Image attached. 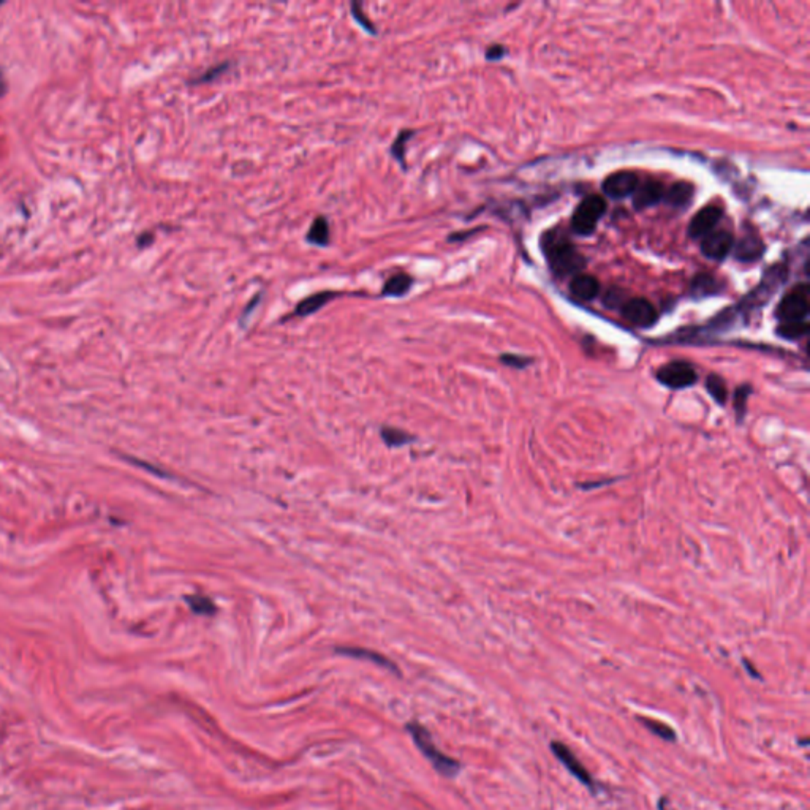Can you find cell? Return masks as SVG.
<instances>
[{
    "label": "cell",
    "instance_id": "cell-1",
    "mask_svg": "<svg viewBox=\"0 0 810 810\" xmlns=\"http://www.w3.org/2000/svg\"><path fill=\"white\" fill-rule=\"evenodd\" d=\"M543 250L551 269L560 277H574L584 269L586 258L560 230H551L543 236Z\"/></svg>",
    "mask_w": 810,
    "mask_h": 810
},
{
    "label": "cell",
    "instance_id": "cell-2",
    "mask_svg": "<svg viewBox=\"0 0 810 810\" xmlns=\"http://www.w3.org/2000/svg\"><path fill=\"white\" fill-rule=\"evenodd\" d=\"M407 729H409L413 741H415V744L419 750H421L423 755L429 760V762L434 764V768L440 772L442 776L445 777H454L457 776V772L461 769V764L456 762L454 758H451L448 755H445L440 750L437 749L434 741H432L431 734L428 729H426L423 725H419L417 722H412L407 725Z\"/></svg>",
    "mask_w": 810,
    "mask_h": 810
},
{
    "label": "cell",
    "instance_id": "cell-3",
    "mask_svg": "<svg viewBox=\"0 0 810 810\" xmlns=\"http://www.w3.org/2000/svg\"><path fill=\"white\" fill-rule=\"evenodd\" d=\"M606 211V203L600 195H589L586 196L579 206L574 209V214L572 217V230L581 234V236H587L595 231L600 219L603 217Z\"/></svg>",
    "mask_w": 810,
    "mask_h": 810
},
{
    "label": "cell",
    "instance_id": "cell-4",
    "mask_svg": "<svg viewBox=\"0 0 810 810\" xmlns=\"http://www.w3.org/2000/svg\"><path fill=\"white\" fill-rule=\"evenodd\" d=\"M809 313V288L806 283L796 287L778 302L776 315L781 321H802Z\"/></svg>",
    "mask_w": 810,
    "mask_h": 810
},
{
    "label": "cell",
    "instance_id": "cell-5",
    "mask_svg": "<svg viewBox=\"0 0 810 810\" xmlns=\"http://www.w3.org/2000/svg\"><path fill=\"white\" fill-rule=\"evenodd\" d=\"M622 317L626 318L630 325L638 328H649L652 326L659 318L657 309L654 307L652 302H649L644 298H633L627 299L621 307Z\"/></svg>",
    "mask_w": 810,
    "mask_h": 810
},
{
    "label": "cell",
    "instance_id": "cell-6",
    "mask_svg": "<svg viewBox=\"0 0 810 810\" xmlns=\"http://www.w3.org/2000/svg\"><path fill=\"white\" fill-rule=\"evenodd\" d=\"M659 380L670 388H687L696 382V372L691 364L685 361H673L660 367Z\"/></svg>",
    "mask_w": 810,
    "mask_h": 810
},
{
    "label": "cell",
    "instance_id": "cell-7",
    "mask_svg": "<svg viewBox=\"0 0 810 810\" xmlns=\"http://www.w3.org/2000/svg\"><path fill=\"white\" fill-rule=\"evenodd\" d=\"M638 184H640L638 176H636L635 173L619 171L605 179L603 191L605 195H608L609 198L621 200V198L633 195V191L638 187Z\"/></svg>",
    "mask_w": 810,
    "mask_h": 810
},
{
    "label": "cell",
    "instance_id": "cell-8",
    "mask_svg": "<svg viewBox=\"0 0 810 810\" xmlns=\"http://www.w3.org/2000/svg\"><path fill=\"white\" fill-rule=\"evenodd\" d=\"M551 750L555 755V758H558L559 762L572 772V776L576 777L581 783L586 785L587 788H590L593 791V778L590 777V774L587 772L584 766L578 762V758L574 757V753L568 749L565 744L554 741V742H551Z\"/></svg>",
    "mask_w": 810,
    "mask_h": 810
},
{
    "label": "cell",
    "instance_id": "cell-9",
    "mask_svg": "<svg viewBox=\"0 0 810 810\" xmlns=\"http://www.w3.org/2000/svg\"><path fill=\"white\" fill-rule=\"evenodd\" d=\"M734 245V238L729 231H713L701 241V252L710 259H723Z\"/></svg>",
    "mask_w": 810,
    "mask_h": 810
},
{
    "label": "cell",
    "instance_id": "cell-10",
    "mask_svg": "<svg viewBox=\"0 0 810 810\" xmlns=\"http://www.w3.org/2000/svg\"><path fill=\"white\" fill-rule=\"evenodd\" d=\"M722 219V209L719 206H704L695 214L689 225V234L694 239L704 238L706 234L713 233L715 225L719 224Z\"/></svg>",
    "mask_w": 810,
    "mask_h": 810
},
{
    "label": "cell",
    "instance_id": "cell-11",
    "mask_svg": "<svg viewBox=\"0 0 810 810\" xmlns=\"http://www.w3.org/2000/svg\"><path fill=\"white\" fill-rule=\"evenodd\" d=\"M663 195L665 189L661 182L649 179L646 182L638 184V187L633 191V206L636 209L651 208L654 205H657L661 198H663Z\"/></svg>",
    "mask_w": 810,
    "mask_h": 810
},
{
    "label": "cell",
    "instance_id": "cell-12",
    "mask_svg": "<svg viewBox=\"0 0 810 810\" xmlns=\"http://www.w3.org/2000/svg\"><path fill=\"white\" fill-rule=\"evenodd\" d=\"M763 250H764V245H763L762 238H760L758 234H755V233H749V234H744V236H742L738 245H736L734 253H736V258H738L739 262L752 263V262H757V259L763 255Z\"/></svg>",
    "mask_w": 810,
    "mask_h": 810
},
{
    "label": "cell",
    "instance_id": "cell-13",
    "mask_svg": "<svg viewBox=\"0 0 810 810\" xmlns=\"http://www.w3.org/2000/svg\"><path fill=\"white\" fill-rule=\"evenodd\" d=\"M337 296H342V293H337V292H318L315 295L307 296L306 299H302L298 306L295 307L293 313L290 315V317H307V315L315 313L317 311H320L321 307H325L328 302L331 299L337 298Z\"/></svg>",
    "mask_w": 810,
    "mask_h": 810
},
{
    "label": "cell",
    "instance_id": "cell-14",
    "mask_svg": "<svg viewBox=\"0 0 810 810\" xmlns=\"http://www.w3.org/2000/svg\"><path fill=\"white\" fill-rule=\"evenodd\" d=\"M570 292L579 301H590L600 292V282L593 276L578 274L570 282Z\"/></svg>",
    "mask_w": 810,
    "mask_h": 810
},
{
    "label": "cell",
    "instance_id": "cell-15",
    "mask_svg": "<svg viewBox=\"0 0 810 810\" xmlns=\"http://www.w3.org/2000/svg\"><path fill=\"white\" fill-rule=\"evenodd\" d=\"M336 651H337V654L349 655V657H353V659H361V660L374 661V663L380 665V666H383V668H388V670H391L393 673H399L398 666H396L391 660L386 659L385 655H382V654H379V652L369 651V649H363V647H337Z\"/></svg>",
    "mask_w": 810,
    "mask_h": 810
},
{
    "label": "cell",
    "instance_id": "cell-16",
    "mask_svg": "<svg viewBox=\"0 0 810 810\" xmlns=\"http://www.w3.org/2000/svg\"><path fill=\"white\" fill-rule=\"evenodd\" d=\"M694 194H695L694 185L681 181V182L673 184L671 189L663 195V198L670 206L682 209V208L690 205L691 198H694Z\"/></svg>",
    "mask_w": 810,
    "mask_h": 810
},
{
    "label": "cell",
    "instance_id": "cell-17",
    "mask_svg": "<svg viewBox=\"0 0 810 810\" xmlns=\"http://www.w3.org/2000/svg\"><path fill=\"white\" fill-rule=\"evenodd\" d=\"M413 285V277L407 273H399L389 277L382 288L383 296H389V298H399L409 293V290Z\"/></svg>",
    "mask_w": 810,
    "mask_h": 810
},
{
    "label": "cell",
    "instance_id": "cell-18",
    "mask_svg": "<svg viewBox=\"0 0 810 810\" xmlns=\"http://www.w3.org/2000/svg\"><path fill=\"white\" fill-rule=\"evenodd\" d=\"M330 238H331L330 222H328L325 215H318V217H315V220L312 222V225H311V228H309V231L306 234L307 243L323 247L330 243Z\"/></svg>",
    "mask_w": 810,
    "mask_h": 810
},
{
    "label": "cell",
    "instance_id": "cell-19",
    "mask_svg": "<svg viewBox=\"0 0 810 810\" xmlns=\"http://www.w3.org/2000/svg\"><path fill=\"white\" fill-rule=\"evenodd\" d=\"M185 602H187L189 608L198 616H214L217 613V606L212 602V598L206 595L195 593V595L185 597Z\"/></svg>",
    "mask_w": 810,
    "mask_h": 810
},
{
    "label": "cell",
    "instance_id": "cell-20",
    "mask_svg": "<svg viewBox=\"0 0 810 810\" xmlns=\"http://www.w3.org/2000/svg\"><path fill=\"white\" fill-rule=\"evenodd\" d=\"M809 331V323L806 320L802 321H782L781 325L777 328V334L781 337L785 339H799L802 336H806Z\"/></svg>",
    "mask_w": 810,
    "mask_h": 810
},
{
    "label": "cell",
    "instance_id": "cell-21",
    "mask_svg": "<svg viewBox=\"0 0 810 810\" xmlns=\"http://www.w3.org/2000/svg\"><path fill=\"white\" fill-rule=\"evenodd\" d=\"M413 135H415V132H413V130H410V128L400 130V132L398 133V137H396V140H394V143L391 144L393 157L398 160L402 168H405L407 166L405 165V146H407V143H409V140L413 137Z\"/></svg>",
    "mask_w": 810,
    "mask_h": 810
},
{
    "label": "cell",
    "instance_id": "cell-22",
    "mask_svg": "<svg viewBox=\"0 0 810 810\" xmlns=\"http://www.w3.org/2000/svg\"><path fill=\"white\" fill-rule=\"evenodd\" d=\"M380 436L383 438V442H385L388 447H402V445L405 443H410L412 442V437L404 432L402 429L398 428H391V426H383L382 431H380Z\"/></svg>",
    "mask_w": 810,
    "mask_h": 810
},
{
    "label": "cell",
    "instance_id": "cell-23",
    "mask_svg": "<svg viewBox=\"0 0 810 810\" xmlns=\"http://www.w3.org/2000/svg\"><path fill=\"white\" fill-rule=\"evenodd\" d=\"M717 288H719V283L715 282L713 276H708V274L696 276L694 283H691V292L695 293V296L713 295V293H715Z\"/></svg>",
    "mask_w": 810,
    "mask_h": 810
},
{
    "label": "cell",
    "instance_id": "cell-24",
    "mask_svg": "<svg viewBox=\"0 0 810 810\" xmlns=\"http://www.w3.org/2000/svg\"><path fill=\"white\" fill-rule=\"evenodd\" d=\"M641 722H642V725L647 727L655 736H659V738L665 739V741L676 739V733H674V729L671 727H668L666 723L655 722L651 719H641Z\"/></svg>",
    "mask_w": 810,
    "mask_h": 810
},
{
    "label": "cell",
    "instance_id": "cell-25",
    "mask_svg": "<svg viewBox=\"0 0 810 810\" xmlns=\"http://www.w3.org/2000/svg\"><path fill=\"white\" fill-rule=\"evenodd\" d=\"M706 386H708V391H709V394L713 396V398H714L717 402H720V404H723V402L727 400L728 391H727L725 382H723V380L720 379V377H717V375H710L709 379H708Z\"/></svg>",
    "mask_w": 810,
    "mask_h": 810
},
{
    "label": "cell",
    "instance_id": "cell-26",
    "mask_svg": "<svg viewBox=\"0 0 810 810\" xmlns=\"http://www.w3.org/2000/svg\"><path fill=\"white\" fill-rule=\"evenodd\" d=\"M350 11H351V16L355 18V21H356L358 24H360V26H361L364 30H366V32L372 34V35L377 34L375 26L372 24V21H370L369 18L366 16V13H364V8H363V5H361L360 2H351V4H350Z\"/></svg>",
    "mask_w": 810,
    "mask_h": 810
},
{
    "label": "cell",
    "instance_id": "cell-27",
    "mask_svg": "<svg viewBox=\"0 0 810 810\" xmlns=\"http://www.w3.org/2000/svg\"><path fill=\"white\" fill-rule=\"evenodd\" d=\"M230 69V62H220L219 65H214L211 69H208L205 73H201L200 76L195 78L194 84H203V83H212L214 79H217L219 76L224 75V73Z\"/></svg>",
    "mask_w": 810,
    "mask_h": 810
},
{
    "label": "cell",
    "instance_id": "cell-28",
    "mask_svg": "<svg viewBox=\"0 0 810 810\" xmlns=\"http://www.w3.org/2000/svg\"><path fill=\"white\" fill-rule=\"evenodd\" d=\"M259 299H262V293H258V295L253 296V299L249 302V306H247V307L244 309L243 315H241V325L244 326V321H245V318H249V315L253 312V309H255V307L258 306Z\"/></svg>",
    "mask_w": 810,
    "mask_h": 810
},
{
    "label": "cell",
    "instance_id": "cell-29",
    "mask_svg": "<svg viewBox=\"0 0 810 810\" xmlns=\"http://www.w3.org/2000/svg\"><path fill=\"white\" fill-rule=\"evenodd\" d=\"M504 54H505V48H504V46L494 45V46H491V48H487L486 58L490 59V60H497V59L502 58Z\"/></svg>",
    "mask_w": 810,
    "mask_h": 810
},
{
    "label": "cell",
    "instance_id": "cell-30",
    "mask_svg": "<svg viewBox=\"0 0 810 810\" xmlns=\"http://www.w3.org/2000/svg\"><path fill=\"white\" fill-rule=\"evenodd\" d=\"M502 361H504L505 364H510V366H518V367H522L524 364L529 363V360H522V358L513 356V355H505V356H502Z\"/></svg>",
    "mask_w": 810,
    "mask_h": 810
},
{
    "label": "cell",
    "instance_id": "cell-31",
    "mask_svg": "<svg viewBox=\"0 0 810 810\" xmlns=\"http://www.w3.org/2000/svg\"><path fill=\"white\" fill-rule=\"evenodd\" d=\"M137 241H138L137 244H138L140 249H144V247L151 245V244L154 243V233H152V231H144L143 234H140Z\"/></svg>",
    "mask_w": 810,
    "mask_h": 810
},
{
    "label": "cell",
    "instance_id": "cell-32",
    "mask_svg": "<svg viewBox=\"0 0 810 810\" xmlns=\"http://www.w3.org/2000/svg\"><path fill=\"white\" fill-rule=\"evenodd\" d=\"M7 90H8V83H7V79H5L4 70L0 69V98L7 94Z\"/></svg>",
    "mask_w": 810,
    "mask_h": 810
},
{
    "label": "cell",
    "instance_id": "cell-33",
    "mask_svg": "<svg viewBox=\"0 0 810 810\" xmlns=\"http://www.w3.org/2000/svg\"><path fill=\"white\" fill-rule=\"evenodd\" d=\"M0 5H2V2H0Z\"/></svg>",
    "mask_w": 810,
    "mask_h": 810
}]
</instances>
